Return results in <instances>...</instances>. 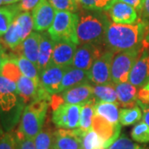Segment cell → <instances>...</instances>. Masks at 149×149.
Wrapping results in <instances>:
<instances>
[{"label": "cell", "mask_w": 149, "mask_h": 149, "mask_svg": "<svg viewBox=\"0 0 149 149\" xmlns=\"http://www.w3.org/2000/svg\"><path fill=\"white\" fill-rule=\"evenodd\" d=\"M148 23L139 19L133 24H118L110 22L104 38L107 52L116 54L142 47Z\"/></svg>", "instance_id": "cell-1"}, {"label": "cell", "mask_w": 149, "mask_h": 149, "mask_svg": "<svg viewBox=\"0 0 149 149\" xmlns=\"http://www.w3.org/2000/svg\"><path fill=\"white\" fill-rule=\"evenodd\" d=\"M77 38L79 45L102 43L110 23L107 15L100 10H82L78 13Z\"/></svg>", "instance_id": "cell-2"}, {"label": "cell", "mask_w": 149, "mask_h": 149, "mask_svg": "<svg viewBox=\"0 0 149 149\" xmlns=\"http://www.w3.org/2000/svg\"><path fill=\"white\" fill-rule=\"evenodd\" d=\"M50 102L36 100L25 107L17 130L27 139H32L42 129Z\"/></svg>", "instance_id": "cell-3"}, {"label": "cell", "mask_w": 149, "mask_h": 149, "mask_svg": "<svg viewBox=\"0 0 149 149\" xmlns=\"http://www.w3.org/2000/svg\"><path fill=\"white\" fill-rule=\"evenodd\" d=\"M78 22V13L56 11L53 23L49 28L48 33L54 42L70 41L79 45L76 33Z\"/></svg>", "instance_id": "cell-4"}, {"label": "cell", "mask_w": 149, "mask_h": 149, "mask_svg": "<svg viewBox=\"0 0 149 149\" xmlns=\"http://www.w3.org/2000/svg\"><path fill=\"white\" fill-rule=\"evenodd\" d=\"M141 47L114 54L111 64L112 82L115 85L128 82L130 72L141 51Z\"/></svg>", "instance_id": "cell-5"}, {"label": "cell", "mask_w": 149, "mask_h": 149, "mask_svg": "<svg viewBox=\"0 0 149 149\" xmlns=\"http://www.w3.org/2000/svg\"><path fill=\"white\" fill-rule=\"evenodd\" d=\"M106 52L103 42L80 45L77 47L71 66L88 71L96 60Z\"/></svg>", "instance_id": "cell-6"}, {"label": "cell", "mask_w": 149, "mask_h": 149, "mask_svg": "<svg viewBox=\"0 0 149 149\" xmlns=\"http://www.w3.org/2000/svg\"><path fill=\"white\" fill-rule=\"evenodd\" d=\"M81 106L63 103L52 113V122L58 128L74 129L79 128Z\"/></svg>", "instance_id": "cell-7"}, {"label": "cell", "mask_w": 149, "mask_h": 149, "mask_svg": "<svg viewBox=\"0 0 149 149\" xmlns=\"http://www.w3.org/2000/svg\"><path fill=\"white\" fill-rule=\"evenodd\" d=\"M114 53L106 52L98 58L88 70L89 80L94 85H104L112 82L111 64Z\"/></svg>", "instance_id": "cell-8"}, {"label": "cell", "mask_w": 149, "mask_h": 149, "mask_svg": "<svg viewBox=\"0 0 149 149\" xmlns=\"http://www.w3.org/2000/svg\"><path fill=\"white\" fill-rule=\"evenodd\" d=\"M70 66H61L51 64L40 72V85L51 95L61 94V85L65 73Z\"/></svg>", "instance_id": "cell-9"}, {"label": "cell", "mask_w": 149, "mask_h": 149, "mask_svg": "<svg viewBox=\"0 0 149 149\" xmlns=\"http://www.w3.org/2000/svg\"><path fill=\"white\" fill-rule=\"evenodd\" d=\"M85 132L80 128H59L54 133L55 149H83V137Z\"/></svg>", "instance_id": "cell-10"}, {"label": "cell", "mask_w": 149, "mask_h": 149, "mask_svg": "<svg viewBox=\"0 0 149 149\" xmlns=\"http://www.w3.org/2000/svg\"><path fill=\"white\" fill-rule=\"evenodd\" d=\"M128 82L137 88H143L149 82V52L141 48L128 77Z\"/></svg>", "instance_id": "cell-11"}, {"label": "cell", "mask_w": 149, "mask_h": 149, "mask_svg": "<svg viewBox=\"0 0 149 149\" xmlns=\"http://www.w3.org/2000/svg\"><path fill=\"white\" fill-rule=\"evenodd\" d=\"M56 13V10L47 0H42V2L32 11L34 30L42 32L49 30L53 23Z\"/></svg>", "instance_id": "cell-12"}, {"label": "cell", "mask_w": 149, "mask_h": 149, "mask_svg": "<svg viewBox=\"0 0 149 149\" xmlns=\"http://www.w3.org/2000/svg\"><path fill=\"white\" fill-rule=\"evenodd\" d=\"M113 22L118 24H133L138 21V11L132 6L114 0L105 10Z\"/></svg>", "instance_id": "cell-13"}, {"label": "cell", "mask_w": 149, "mask_h": 149, "mask_svg": "<svg viewBox=\"0 0 149 149\" xmlns=\"http://www.w3.org/2000/svg\"><path fill=\"white\" fill-rule=\"evenodd\" d=\"M92 129L101 138L104 148L106 149L119 137L121 126L120 123H112L105 118L95 114L93 119Z\"/></svg>", "instance_id": "cell-14"}, {"label": "cell", "mask_w": 149, "mask_h": 149, "mask_svg": "<svg viewBox=\"0 0 149 149\" xmlns=\"http://www.w3.org/2000/svg\"><path fill=\"white\" fill-rule=\"evenodd\" d=\"M77 44L70 41L55 42L51 64L61 66H71Z\"/></svg>", "instance_id": "cell-15"}, {"label": "cell", "mask_w": 149, "mask_h": 149, "mask_svg": "<svg viewBox=\"0 0 149 149\" xmlns=\"http://www.w3.org/2000/svg\"><path fill=\"white\" fill-rule=\"evenodd\" d=\"M17 97L16 83L0 74V110L7 113L13 109L18 101Z\"/></svg>", "instance_id": "cell-16"}, {"label": "cell", "mask_w": 149, "mask_h": 149, "mask_svg": "<svg viewBox=\"0 0 149 149\" xmlns=\"http://www.w3.org/2000/svg\"><path fill=\"white\" fill-rule=\"evenodd\" d=\"M61 96L65 103L77 105H82L95 98L93 86L90 84H83L69 88L61 92Z\"/></svg>", "instance_id": "cell-17"}, {"label": "cell", "mask_w": 149, "mask_h": 149, "mask_svg": "<svg viewBox=\"0 0 149 149\" xmlns=\"http://www.w3.org/2000/svg\"><path fill=\"white\" fill-rule=\"evenodd\" d=\"M41 41V33L38 32H32L28 37L22 42L21 45L17 48V55H22L29 61H31L37 65L39 55V47Z\"/></svg>", "instance_id": "cell-18"}, {"label": "cell", "mask_w": 149, "mask_h": 149, "mask_svg": "<svg viewBox=\"0 0 149 149\" xmlns=\"http://www.w3.org/2000/svg\"><path fill=\"white\" fill-rule=\"evenodd\" d=\"M55 42L47 32H41V41L39 47V55L37 67L40 72L51 65Z\"/></svg>", "instance_id": "cell-19"}, {"label": "cell", "mask_w": 149, "mask_h": 149, "mask_svg": "<svg viewBox=\"0 0 149 149\" xmlns=\"http://www.w3.org/2000/svg\"><path fill=\"white\" fill-rule=\"evenodd\" d=\"M116 91L118 105L123 108H132L138 105V89L128 81L117 84Z\"/></svg>", "instance_id": "cell-20"}, {"label": "cell", "mask_w": 149, "mask_h": 149, "mask_svg": "<svg viewBox=\"0 0 149 149\" xmlns=\"http://www.w3.org/2000/svg\"><path fill=\"white\" fill-rule=\"evenodd\" d=\"M17 94L24 103H32L37 98L38 90L40 87V81L30 79L22 75L17 82Z\"/></svg>", "instance_id": "cell-21"}, {"label": "cell", "mask_w": 149, "mask_h": 149, "mask_svg": "<svg viewBox=\"0 0 149 149\" xmlns=\"http://www.w3.org/2000/svg\"><path fill=\"white\" fill-rule=\"evenodd\" d=\"M89 82L90 80L87 70L77 69L73 66H70L63 76L61 85V93L76 85L89 84Z\"/></svg>", "instance_id": "cell-22"}, {"label": "cell", "mask_w": 149, "mask_h": 149, "mask_svg": "<svg viewBox=\"0 0 149 149\" xmlns=\"http://www.w3.org/2000/svg\"><path fill=\"white\" fill-rule=\"evenodd\" d=\"M95 114L105 118L112 123H119V109L118 103L96 101L95 104Z\"/></svg>", "instance_id": "cell-23"}, {"label": "cell", "mask_w": 149, "mask_h": 149, "mask_svg": "<svg viewBox=\"0 0 149 149\" xmlns=\"http://www.w3.org/2000/svg\"><path fill=\"white\" fill-rule=\"evenodd\" d=\"M93 90L96 101L118 103L116 85L114 83L110 82L104 85H95Z\"/></svg>", "instance_id": "cell-24"}, {"label": "cell", "mask_w": 149, "mask_h": 149, "mask_svg": "<svg viewBox=\"0 0 149 149\" xmlns=\"http://www.w3.org/2000/svg\"><path fill=\"white\" fill-rule=\"evenodd\" d=\"M20 13L17 4L0 7V37H3Z\"/></svg>", "instance_id": "cell-25"}, {"label": "cell", "mask_w": 149, "mask_h": 149, "mask_svg": "<svg viewBox=\"0 0 149 149\" xmlns=\"http://www.w3.org/2000/svg\"><path fill=\"white\" fill-rule=\"evenodd\" d=\"M13 23L16 27L22 41L23 42L34 29L33 19L30 12H22L16 17Z\"/></svg>", "instance_id": "cell-26"}, {"label": "cell", "mask_w": 149, "mask_h": 149, "mask_svg": "<svg viewBox=\"0 0 149 149\" xmlns=\"http://www.w3.org/2000/svg\"><path fill=\"white\" fill-rule=\"evenodd\" d=\"M95 103L96 100L93 98L90 101L86 102L85 104L80 105L81 109H80L79 128L84 132H87L92 128L93 119L95 115Z\"/></svg>", "instance_id": "cell-27"}, {"label": "cell", "mask_w": 149, "mask_h": 149, "mask_svg": "<svg viewBox=\"0 0 149 149\" xmlns=\"http://www.w3.org/2000/svg\"><path fill=\"white\" fill-rule=\"evenodd\" d=\"M11 56L15 60L22 75L32 80L40 81L39 71L37 65L33 62L29 61L22 55H11Z\"/></svg>", "instance_id": "cell-28"}, {"label": "cell", "mask_w": 149, "mask_h": 149, "mask_svg": "<svg viewBox=\"0 0 149 149\" xmlns=\"http://www.w3.org/2000/svg\"><path fill=\"white\" fill-rule=\"evenodd\" d=\"M54 133L55 131L49 124H44L41 132L34 139L36 148L54 149Z\"/></svg>", "instance_id": "cell-29"}, {"label": "cell", "mask_w": 149, "mask_h": 149, "mask_svg": "<svg viewBox=\"0 0 149 149\" xmlns=\"http://www.w3.org/2000/svg\"><path fill=\"white\" fill-rule=\"evenodd\" d=\"M143 118V111L139 106L123 108L119 110V123L123 126H130L139 122Z\"/></svg>", "instance_id": "cell-30"}, {"label": "cell", "mask_w": 149, "mask_h": 149, "mask_svg": "<svg viewBox=\"0 0 149 149\" xmlns=\"http://www.w3.org/2000/svg\"><path fill=\"white\" fill-rule=\"evenodd\" d=\"M1 75H3V77H5L8 80L13 82H15L16 84L22 75L15 60L11 56H9V59L6 61V63L3 67Z\"/></svg>", "instance_id": "cell-31"}, {"label": "cell", "mask_w": 149, "mask_h": 149, "mask_svg": "<svg viewBox=\"0 0 149 149\" xmlns=\"http://www.w3.org/2000/svg\"><path fill=\"white\" fill-rule=\"evenodd\" d=\"M0 42L3 45H4L5 47L10 48L13 51L16 50L22 43L21 37L19 36V33L17 32L13 22L10 26L9 29L8 30V32L3 36Z\"/></svg>", "instance_id": "cell-32"}, {"label": "cell", "mask_w": 149, "mask_h": 149, "mask_svg": "<svg viewBox=\"0 0 149 149\" xmlns=\"http://www.w3.org/2000/svg\"><path fill=\"white\" fill-rule=\"evenodd\" d=\"M83 149H105L101 138L92 128L84 134Z\"/></svg>", "instance_id": "cell-33"}, {"label": "cell", "mask_w": 149, "mask_h": 149, "mask_svg": "<svg viewBox=\"0 0 149 149\" xmlns=\"http://www.w3.org/2000/svg\"><path fill=\"white\" fill-rule=\"evenodd\" d=\"M131 137L133 141L141 143H149V127L143 120L139 122L132 129Z\"/></svg>", "instance_id": "cell-34"}, {"label": "cell", "mask_w": 149, "mask_h": 149, "mask_svg": "<svg viewBox=\"0 0 149 149\" xmlns=\"http://www.w3.org/2000/svg\"><path fill=\"white\" fill-rule=\"evenodd\" d=\"M56 11H65L74 13L79 9V4L73 0H47Z\"/></svg>", "instance_id": "cell-35"}, {"label": "cell", "mask_w": 149, "mask_h": 149, "mask_svg": "<svg viewBox=\"0 0 149 149\" xmlns=\"http://www.w3.org/2000/svg\"><path fill=\"white\" fill-rule=\"evenodd\" d=\"M106 149H145L139 144L135 143L128 137L122 135L118 137L113 143Z\"/></svg>", "instance_id": "cell-36"}, {"label": "cell", "mask_w": 149, "mask_h": 149, "mask_svg": "<svg viewBox=\"0 0 149 149\" xmlns=\"http://www.w3.org/2000/svg\"><path fill=\"white\" fill-rule=\"evenodd\" d=\"M16 149H37L34 143V140L24 137L18 130L13 133Z\"/></svg>", "instance_id": "cell-37"}, {"label": "cell", "mask_w": 149, "mask_h": 149, "mask_svg": "<svg viewBox=\"0 0 149 149\" xmlns=\"http://www.w3.org/2000/svg\"><path fill=\"white\" fill-rule=\"evenodd\" d=\"M0 149H16L13 133L7 132L0 137Z\"/></svg>", "instance_id": "cell-38"}, {"label": "cell", "mask_w": 149, "mask_h": 149, "mask_svg": "<svg viewBox=\"0 0 149 149\" xmlns=\"http://www.w3.org/2000/svg\"><path fill=\"white\" fill-rule=\"evenodd\" d=\"M42 0H20L17 4L20 12H30L37 7Z\"/></svg>", "instance_id": "cell-39"}, {"label": "cell", "mask_w": 149, "mask_h": 149, "mask_svg": "<svg viewBox=\"0 0 149 149\" xmlns=\"http://www.w3.org/2000/svg\"><path fill=\"white\" fill-rule=\"evenodd\" d=\"M138 105H149V82L139 90Z\"/></svg>", "instance_id": "cell-40"}, {"label": "cell", "mask_w": 149, "mask_h": 149, "mask_svg": "<svg viewBox=\"0 0 149 149\" xmlns=\"http://www.w3.org/2000/svg\"><path fill=\"white\" fill-rule=\"evenodd\" d=\"M80 6L85 10H96L95 0H80Z\"/></svg>", "instance_id": "cell-41"}, {"label": "cell", "mask_w": 149, "mask_h": 149, "mask_svg": "<svg viewBox=\"0 0 149 149\" xmlns=\"http://www.w3.org/2000/svg\"><path fill=\"white\" fill-rule=\"evenodd\" d=\"M118 1H121L123 3H125L128 5L132 6L139 12H140L143 5V0H118Z\"/></svg>", "instance_id": "cell-42"}, {"label": "cell", "mask_w": 149, "mask_h": 149, "mask_svg": "<svg viewBox=\"0 0 149 149\" xmlns=\"http://www.w3.org/2000/svg\"><path fill=\"white\" fill-rule=\"evenodd\" d=\"M140 13L144 19H149V0H143V5Z\"/></svg>", "instance_id": "cell-43"}, {"label": "cell", "mask_w": 149, "mask_h": 149, "mask_svg": "<svg viewBox=\"0 0 149 149\" xmlns=\"http://www.w3.org/2000/svg\"><path fill=\"white\" fill-rule=\"evenodd\" d=\"M8 59H9V56L6 53L5 50L0 45V74H1L3 65Z\"/></svg>", "instance_id": "cell-44"}, {"label": "cell", "mask_w": 149, "mask_h": 149, "mask_svg": "<svg viewBox=\"0 0 149 149\" xmlns=\"http://www.w3.org/2000/svg\"><path fill=\"white\" fill-rule=\"evenodd\" d=\"M96 6V10L105 11L107 8L111 4L109 0H95Z\"/></svg>", "instance_id": "cell-45"}, {"label": "cell", "mask_w": 149, "mask_h": 149, "mask_svg": "<svg viewBox=\"0 0 149 149\" xmlns=\"http://www.w3.org/2000/svg\"><path fill=\"white\" fill-rule=\"evenodd\" d=\"M143 109V121L149 127V105H140Z\"/></svg>", "instance_id": "cell-46"}, {"label": "cell", "mask_w": 149, "mask_h": 149, "mask_svg": "<svg viewBox=\"0 0 149 149\" xmlns=\"http://www.w3.org/2000/svg\"><path fill=\"white\" fill-rule=\"evenodd\" d=\"M142 47L148 50L149 52V26L147 27V29L144 33L143 39L142 42Z\"/></svg>", "instance_id": "cell-47"}, {"label": "cell", "mask_w": 149, "mask_h": 149, "mask_svg": "<svg viewBox=\"0 0 149 149\" xmlns=\"http://www.w3.org/2000/svg\"><path fill=\"white\" fill-rule=\"evenodd\" d=\"M2 1H3V3L5 5H13L20 0H2Z\"/></svg>", "instance_id": "cell-48"}, {"label": "cell", "mask_w": 149, "mask_h": 149, "mask_svg": "<svg viewBox=\"0 0 149 149\" xmlns=\"http://www.w3.org/2000/svg\"><path fill=\"white\" fill-rule=\"evenodd\" d=\"M73 1H74L77 4H79V6H80V0H73Z\"/></svg>", "instance_id": "cell-49"}, {"label": "cell", "mask_w": 149, "mask_h": 149, "mask_svg": "<svg viewBox=\"0 0 149 149\" xmlns=\"http://www.w3.org/2000/svg\"><path fill=\"white\" fill-rule=\"evenodd\" d=\"M3 1H2V0H0V6L3 5Z\"/></svg>", "instance_id": "cell-50"}, {"label": "cell", "mask_w": 149, "mask_h": 149, "mask_svg": "<svg viewBox=\"0 0 149 149\" xmlns=\"http://www.w3.org/2000/svg\"><path fill=\"white\" fill-rule=\"evenodd\" d=\"M109 1H110V2H111V3H113V1H114V0H109Z\"/></svg>", "instance_id": "cell-51"}, {"label": "cell", "mask_w": 149, "mask_h": 149, "mask_svg": "<svg viewBox=\"0 0 149 149\" xmlns=\"http://www.w3.org/2000/svg\"><path fill=\"white\" fill-rule=\"evenodd\" d=\"M54 149H55V148H54Z\"/></svg>", "instance_id": "cell-52"}]
</instances>
